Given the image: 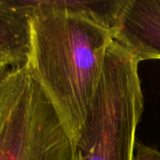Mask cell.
I'll return each mask as SVG.
<instances>
[{
  "mask_svg": "<svg viewBox=\"0 0 160 160\" xmlns=\"http://www.w3.org/2000/svg\"><path fill=\"white\" fill-rule=\"evenodd\" d=\"M113 36L139 62L160 60V0H125Z\"/></svg>",
  "mask_w": 160,
  "mask_h": 160,
  "instance_id": "cell-4",
  "label": "cell"
},
{
  "mask_svg": "<svg viewBox=\"0 0 160 160\" xmlns=\"http://www.w3.org/2000/svg\"><path fill=\"white\" fill-rule=\"evenodd\" d=\"M32 8L26 1L0 0V65L24 67L31 46Z\"/></svg>",
  "mask_w": 160,
  "mask_h": 160,
  "instance_id": "cell-5",
  "label": "cell"
},
{
  "mask_svg": "<svg viewBox=\"0 0 160 160\" xmlns=\"http://www.w3.org/2000/svg\"><path fill=\"white\" fill-rule=\"evenodd\" d=\"M9 68H8L7 67H4V66H1L0 65V81L2 80V78L4 77V75L6 74V72L8 70Z\"/></svg>",
  "mask_w": 160,
  "mask_h": 160,
  "instance_id": "cell-7",
  "label": "cell"
},
{
  "mask_svg": "<svg viewBox=\"0 0 160 160\" xmlns=\"http://www.w3.org/2000/svg\"><path fill=\"white\" fill-rule=\"evenodd\" d=\"M32 8L25 65L73 147L86 121L124 0L26 1Z\"/></svg>",
  "mask_w": 160,
  "mask_h": 160,
  "instance_id": "cell-1",
  "label": "cell"
},
{
  "mask_svg": "<svg viewBox=\"0 0 160 160\" xmlns=\"http://www.w3.org/2000/svg\"><path fill=\"white\" fill-rule=\"evenodd\" d=\"M139 60L113 39L72 160H133L144 112Z\"/></svg>",
  "mask_w": 160,
  "mask_h": 160,
  "instance_id": "cell-2",
  "label": "cell"
},
{
  "mask_svg": "<svg viewBox=\"0 0 160 160\" xmlns=\"http://www.w3.org/2000/svg\"><path fill=\"white\" fill-rule=\"evenodd\" d=\"M133 160H160V151L137 141Z\"/></svg>",
  "mask_w": 160,
  "mask_h": 160,
  "instance_id": "cell-6",
  "label": "cell"
},
{
  "mask_svg": "<svg viewBox=\"0 0 160 160\" xmlns=\"http://www.w3.org/2000/svg\"><path fill=\"white\" fill-rule=\"evenodd\" d=\"M59 116L26 67L0 81V160H72Z\"/></svg>",
  "mask_w": 160,
  "mask_h": 160,
  "instance_id": "cell-3",
  "label": "cell"
}]
</instances>
